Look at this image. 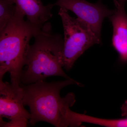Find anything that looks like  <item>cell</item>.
<instances>
[{"label": "cell", "instance_id": "obj_7", "mask_svg": "<svg viewBox=\"0 0 127 127\" xmlns=\"http://www.w3.org/2000/svg\"><path fill=\"white\" fill-rule=\"evenodd\" d=\"M127 0H118L114 13L109 17L113 27L112 45L122 63H127V15L125 4Z\"/></svg>", "mask_w": 127, "mask_h": 127}, {"label": "cell", "instance_id": "obj_1", "mask_svg": "<svg viewBox=\"0 0 127 127\" xmlns=\"http://www.w3.org/2000/svg\"><path fill=\"white\" fill-rule=\"evenodd\" d=\"M72 84L82 85L72 78L51 82L40 81L28 85L21 83L23 104L30 108L29 123L34 126L45 122L55 127H70V108L76 102L75 95L69 93L62 97L60 93L64 88Z\"/></svg>", "mask_w": 127, "mask_h": 127}, {"label": "cell", "instance_id": "obj_5", "mask_svg": "<svg viewBox=\"0 0 127 127\" xmlns=\"http://www.w3.org/2000/svg\"><path fill=\"white\" fill-rule=\"evenodd\" d=\"M22 88L0 79V127H27L31 113L24 107Z\"/></svg>", "mask_w": 127, "mask_h": 127}, {"label": "cell", "instance_id": "obj_6", "mask_svg": "<svg viewBox=\"0 0 127 127\" xmlns=\"http://www.w3.org/2000/svg\"><path fill=\"white\" fill-rule=\"evenodd\" d=\"M54 6L72 11L87 23L94 32L101 39L102 25L104 18L109 17L115 10H110L99 0L95 3L86 0H57Z\"/></svg>", "mask_w": 127, "mask_h": 127}, {"label": "cell", "instance_id": "obj_8", "mask_svg": "<svg viewBox=\"0 0 127 127\" xmlns=\"http://www.w3.org/2000/svg\"><path fill=\"white\" fill-rule=\"evenodd\" d=\"M16 7L32 24L42 26L52 17L54 4H43L41 0H12Z\"/></svg>", "mask_w": 127, "mask_h": 127}, {"label": "cell", "instance_id": "obj_11", "mask_svg": "<svg viewBox=\"0 0 127 127\" xmlns=\"http://www.w3.org/2000/svg\"><path fill=\"white\" fill-rule=\"evenodd\" d=\"M121 110L122 116L127 118V100H126L122 105Z\"/></svg>", "mask_w": 127, "mask_h": 127}, {"label": "cell", "instance_id": "obj_12", "mask_svg": "<svg viewBox=\"0 0 127 127\" xmlns=\"http://www.w3.org/2000/svg\"><path fill=\"white\" fill-rule=\"evenodd\" d=\"M114 2V4H115V6L117 4L118 0H113Z\"/></svg>", "mask_w": 127, "mask_h": 127}, {"label": "cell", "instance_id": "obj_4", "mask_svg": "<svg viewBox=\"0 0 127 127\" xmlns=\"http://www.w3.org/2000/svg\"><path fill=\"white\" fill-rule=\"evenodd\" d=\"M68 10L60 7L58 14L63 25L64 38L62 55L63 67L72 68L77 60L85 51L101 42L100 39L86 22L69 15Z\"/></svg>", "mask_w": 127, "mask_h": 127}, {"label": "cell", "instance_id": "obj_9", "mask_svg": "<svg viewBox=\"0 0 127 127\" xmlns=\"http://www.w3.org/2000/svg\"><path fill=\"white\" fill-rule=\"evenodd\" d=\"M70 118L73 127H79L83 123L106 127H127V118L118 119L100 118L77 113L71 110Z\"/></svg>", "mask_w": 127, "mask_h": 127}, {"label": "cell", "instance_id": "obj_2", "mask_svg": "<svg viewBox=\"0 0 127 127\" xmlns=\"http://www.w3.org/2000/svg\"><path fill=\"white\" fill-rule=\"evenodd\" d=\"M34 37V43L28 51L21 83L28 85L52 76L72 79L63 68L64 40L61 35L53 33L51 25L46 22Z\"/></svg>", "mask_w": 127, "mask_h": 127}, {"label": "cell", "instance_id": "obj_10", "mask_svg": "<svg viewBox=\"0 0 127 127\" xmlns=\"http://www.w3.org/2000/svg\"><path fill=\"white\" fill-rule=\"evenodd\" d=\"M16 7L12 0H0V32L14 17Z\"/></svg>", "mask_w": 127, "mask_h": 127}, {"label": "cell", "instance_id": "obj_3", "mask_svg": "<svg viewBox=\"0 0 127 127\" xmlns=\"http://www.w3.org/2000/svg\"><path fill=\"white\" fill-rule=\"evenodd\" d=\"M25 16L16 7L14 17L0 32V79L9 73L11 84L15 88L20 87L21 76L31 39L43 26L25 20Z\"/></svg>", "mask_w": 127, "mask_h": 127}]
</instances>
